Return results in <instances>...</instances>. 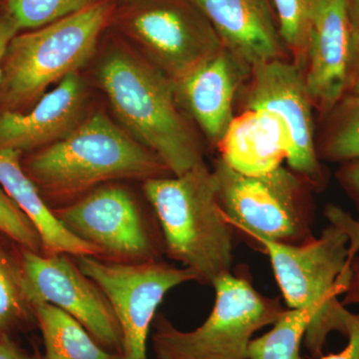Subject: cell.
<instances>
[{"mask_svg": "<svg viewBox=\"0 0 359 359\" xmlns=\"http://www.w3.org/2000/svg\"><path fill=\"white\" fill-rule=\"evenodd\" d=\"M349 15L353 28L359 25V0H348Z\"/></svg>", "mask_w": 359, "mask_h": 359, "instance_id": "32", "label": "cell"}, {"mask_svg": "<svg viewBox=\"0 0 359 359\" xmlns=\"http://www.w3.org/2000/svg\"><path fill=\"white\" fill-rule=\"evenodd\" d=\"M328 114L327 131L316 145L318 159L340 163L359 159V95L342 97Z\"/></svg>", "mask_w": 359, "mask_h": 359, "instance_id": "21", "label": "cell"}, {"mask_svg": "<svg viewBox=\"0 0 359 359\" xmlns=\"http://www.w3.org/2000/svg\"><path fill=\"white\" fill-rule=\"evenodd\" d=\"M250 68L222 47L214 56L174 80L177 100L209 141L218 146L233 120L238 88Z\"/></svg>", "mask_w": 359, "mask_h": 359, "instance_id": "14", "label": "cell"}, {"mask_svg": "<svg viewBox=\"0 0 359 359\" xmlns=\"http://www.w3.org/2000/svg\"><path fill=\"white\" fill-rule=\"evenodd\" d=\"M351 25L348 0H323L306 46V86L313 105L328 113L348 83Z\"/></svg>", "mask_w": 359, "mask_h": 359, "instance_id": "13", "label": "cell"}, {"mask_svg": "<svg viewBox=\"0 0 359 359\" xmlns=\"http://www.w3.org/2000/svg\"><path fill=\"white\" fill-rule=\"evenodd\" d=\"M222 46L252 67L287 59V48L266 0H194Z\"/></svg>", "mask_w": 359, "mask_h": 359, "instance_id": "15", "label": "cell"}, {"mask_svg": "<svg viewBox=\"0 0 359 359\" xmlns=\"http://www.w3.org/2000/svg\"><path fill=\"white\" fill-rule=\"evenodd\" d=\"M131 28L156 61V66L172 81L223 47L208 20L178 6L145 9L135 16Z\"/></svg>", "mask_w": 359, "mask_h": 359, "instance_id": "12", "label": "cell"}, {"mask_svg": "<svg viewBox=\"0 0 359 359\" xmlns=\"http://www.w3.org/2000/svg\"><path fill=\"white\" fill-rule=\"evenodd\" d=\"M99 81L132 137L155 153L173 176L205 164L202 146L180 110L173 81L157 66L115 52L101 65Z\"/></svg>", "mask_w": 359, "mask_h": 359, "instance_id": "4", "label": "cell"}, {"mask_svg": "<svg viewBox=\"0 0 359 359\" xmlns=\"http://www.w3.org/2000/svg\"><path fill=\"white\" fill-rule=\"evenodd\" d=\"M309 323L306 311L285 309L269 332L250 342L248 359H304L301 344Z\"/></svg>", "mask_w": 359, "mask_h": 359, "instance_id": "22", "label": "cell"}, {"mask_svg": "<svg viewBox=\"0 0 359 359\" xmlns=\"http://www.w3.org/2000/svg\"><path fill=\"white\" fill-rule=\"evenodd\" d=\"M41 195L66 200L117 180L173 176L155 153L101 113L22 163Z\"/></svg>", "mask_w": 359, "mask_h": 359, "instance_id": "2", "label": "cell"}, {"mask_svg": "<svg viewBox=\"0 0 359 359\" xmlns=\"http://www.w3.org/2000/svg\"><path fill=\"white\" fill-rule=\"evenodd\" d=\"M209 318L192 332H182L166 316H156L152 334L157 359H248L257 330L273 325L285 308L278 297L257 292L248 273L219 276Z\"/></svg>", "mask_w": 359, "mask_h": 359, "instance_id": "7", "label": "cell"}, {"mask_svg": "<svg viewBox=\"0 0 359 359\" xmlns=\"http://www.w3.org/2000/svg\"><path fill=\"white\" fill-rule=\"evenodd\" d=\"M347 346L339 353L321 356L320 359H359V313H351L346 325Z\"/></svg>", "mask_w": 359, "mask_h": 359, "instance_id": "27", "label": "cell"}, {"mask_svg": "<svg viewBox=\"0 0 359 359\" xmlns=\"http://www.w3.org/2000/svg\"><path fill=\"white\" fill-rule=\"evenodd\" d=\"M325 212L330 226L306 244H280L263 238L254 243L268 255L289 308L311 316L304 344L314 358L323 356L330 332L346 337L351 313L339 297L347 289L351 262L359 250V222L337 205H327Z\"/></svg>", "mask_w": 359, "mask_h": 359, "instance_id": "1", "label": "cell"}, {"mask_svg": "<svg viewBox=\"0 0 359 359\" xmlns=\"http://www.w3.org/2000/svg\"><path fill=\"white\" fill-rule=\"evenodd\" d=\"M219 207L235 236L299 245L313 240L314 209L306 180L283 166L257 176L241 174L221 158L214 165Z\"/></svg>", "mask_w": 359, "mask_h": 359, "instance_id": "6", "label": "cell"}, {"mask_svg": "<svg viewBox=\"0 0 359 359\" xmlns=\"http://www.w3.org/2000/svg\"><path fill=\"white\" fill-rule=\"evenodd\" d=\"M112 13L108 2L90 4L77 13L11 39L2 65L1 110L25 112L88 60Z\"/></svg>", "mask_w": 359, "mask_h": 359, "instance_id": "5", "label": "cell"}, {"mask_svg": "<svg viewBox=\"0 0 359 359\" xmlns=\"http://www.w3.org/2000/svg\"><path fill=\"white\" fill-rule=\"evenodd\" d=\"M162 231L165 255L212 285L233 264L235 233L219 207L218 183L202 164L181 176L143 182Z\"/></svg>", "mask_w": 359, "mask_h": 359, "instance_id": "3", "label": "cell"}, {"mask_svg": "<svg viewBox=\"0 0 359 359\" xmlns=\"http://www.w3.org/2000/svg\"><path fill=\"white\" fill-rule=\"evenodd\" d=\"M93 0H7V13L21 28H39L81 11Z\"/></svg>", "mask_w": 359, "mask_h": 359, "instance_id": "24", "label": "cell"}, {"mask_svg": "<svg viewBox=\"0 0 359 359\" xmlns=\"http://www.w3.org/2000/svg\"><path fill=\"white\" fill-rule=\"evenodd\" d=\"M0 233L21 249L43 254L39 231L4 189H0Z\"/></svg>", "mask_w": 359, "mask_h": 359, "instance_id": "25", "label": "cell"}, {"mask_svg": "<svg viewBox=\"0 0 359 359\" xmlns=\"http://www.w3.org/2000/svg\"><path fill=\"white\" fill-rule=\"evenodd\" d=\"M54 214L71 233L91 245L104 261H163L164 242L154 212L148 215L124 187L99 186Z\"/></svg>", "mask_w": 359, "mask_h": 359, "instance_id": "8", "label": "cell"}, {"mask_svg": "<svg viewBox=\"0 0 359 359\" xmlns=\"http://www.w3.org/2000/svg\"><path fill=\"white\" fill-rule=\"evenodd\" d=\"M20 27L8 13L0 16V83L2 78V65L7 46L11 39L18 34Z\"/></svg>", "mask_w": 359, "mask_h": 359, "instance_id": "29", "label": "cell"}, {"mask_svg": "<svg viewBox=\"0 0 359 359\" xmlns=\"http://www.w3.org/2000/svg\"><path fill=\"white\" fill-rule=\"evenodd\" d=\"M278 29L287 51L301 69L306 68V46L313 21L323 0H271Z\"/></svg>", "mask_w": 359, "mask_h": 359, "instance_id": "23", "label": "cell"}, {"mask_svg": "<svg viewBox=\"0 0 359 359\" xmlns=\"http://www.w3.org/2000/svg\"><path fill=\"white\" fill-rule=\"evenodd\" d=\"M347 89L351 94L359 95V25L351 33V60H349Z\"/></svg>", "mask_w": 359, "mask_h": 359, "instance_id": "28", "label": "cell"}, {"mask_svg": "<svg viewBox=\"0 0 359 359\" xmlns=\"http://www.w3.org/2000/svg\"><path fill=\"white\" fill-rule=\"evenodd\" d=\"M0 233V335L36 323V299L20 256L8 249Z\"/></svg>", "mask_w": 359, "mask_h": 359, "instance_id": "20", "label": "cell"}, {"mask_svg": "<svg viewBox=\"0 0 359 359\" xmlns=\"http://www.w3.org/2000/svg\"><path fill=\"white\" fill-rule=\"evenodd\" d=\"M351 271V278H349L348 285L344 294V301L341 302L344 306L359 304V257H353Z\"/></svg>", "mask_w": 359, "mask_h": 359, "instance_id": "31", "label": "cell"}, {"mask_svg": "<svg viewBox=\"0 0 359 359\" xmlns=\"http://www.w3.org/2000/svg\"><path fill=\"white\" fill-rule=\"evenodd\" d=\"M20 156V151L0 149V185L39 231L43 254L101 259L95 248L75 237L59 221L23 170Z\"/></svg>", "mask_w": 359, "mask_h": 359, "instance_id": "18", "label": "cell"}, {"mask_svg": "<svg viewBox=\"0 0 359 359\" xmlns=\"http://www.w3.org/2000/svg\"><path fill=\"white\" fill-rule=\"evenodd\" d=\"M35 318L43 339L45 359H124L121 353L101 346L79 321L53 304H37Z\"/></svg>", "mask_w": 359, "mask_h": 359, "instance_id": "19", "label": "cell"}, {"mask_svg": "<svg viewBox=\"0 0 359 359\" xmlns=\"http://www.w3.org/2000/svg\"><path fill=\"white\" fill-rule=\"evenodd\" d=\"M221 159L231 169L257 176L283 166L292 138L287 124L269 110H245L233 116L218 144Z\"/></svg>", "mask_w": 359, "mask_h": 359, "instance_id": "17", "label": "cell"}, {"mask_svg": "<svg viewBox=\"0 0 359 359\" xmlns=\"http://www.w3.org/2000/svg\"><path fill=\"white\" fill-rule=\"evenodd\" d=\"M248 80L245 110H269L280 116L292 138L290 169L311 188H323L325 176L316 153L314 105L304 70L294 61L278 59L252 67Z\"/></svg>", "mask_w": 359, "mask_h": 359, "instance_id": "10", "label": "cell"}, {"mask_svg": "<svg viewBox=\"0 0 359 359\" xmlns=\"http://www.w3.org/2000/svg\"><path fill=\"white\" fill-rule=\"evenodd\" d=\"M0 359H45L39 354L28 353L16 346L7 335H0Z\"/></svg>", "mask_w": 359, "mask_h": 359, "instance_id": "30", "label": "cell"}, {"mask_svg": "<svg viewBox=\"0 0 359 359\" xmlns=\"http://www.w3.org/2000/svg\"><path fill=\"white\" fill-rule=\"evenodd\" d=\"M23 264L37 304H53L79 321L105 348L122 354V334L102 290L66 254L22 249Z\"/></svg>", "mask_w": 359, "mask_h": 359, "instance_id": "11", "label": "cell"}, {"mask_svg": "<svg viewBox=\"0 0 359 359\" xmlns=\"http://www.w3.org/2000/svg\"><path fill=\"white\" fill-rule=\"evenodd\" d=\"M337 178L359 212V159L342 163Z\"/></svg>", "mask_w": 359, "mask_h": 359, "instance_id": "26", "label": "cell"}, {"mask_svg": "<svg viewBox=\"0 0 359 359\" xmlns=\"http://www.w3.org/2000/svg\"><path fill=\"white\" fill-rule=\"evenodd\" d=\"M85 99L77 72L68 75L28 111L0 110V149L32 151L46 147L78 126Z\"/></svg>", "mask_w": 359, "mask_h": 359, "instance_id": "16", "label": "cell"}, {"mask_svg": "<svg viewBox=\"0 0 359 359\" xmlns=\"http://www.w3.org/2000/svg\"><path fill=\"white\" fill-rule=\"evenodd\" d=\"M75 263L109 301L121 330L124 359H148V337L161 302L182 283L197 282L191 269L163 261L121 264L82 256Z\"/></svg>", "mask_w": 359, "mask_h": 359, "instance_id": "9", "label": "cell"}]
</instances>
